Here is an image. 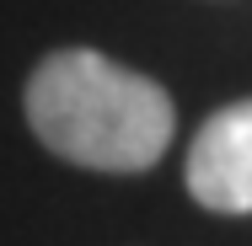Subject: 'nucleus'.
Returning a JSON list of instances; mask_svg holds the SVG:
<instances>
[{
  "instance_id": "obj_1",
  "label": "nucleus",
  "mask_w": 252,
  "mask_h": 246,
  "mask_svg": "<svg viewBox=\"0 0 252 246\" xmlns=\"http://www.w3.org/2000/svg\"><path fill=\"white\" fill-rule=\"evenodd\" d=\"M38 139L92 171H145L172 139V97L97 49H59L27 81Z\"/></svg>"
},
{
  "instance_id": "obj_2",
  "label": "nucleus",
  "mask_w": 252,
  "mask_h": 246,
  "mask_svg": "<svg viewBox=\"0 0 252 246\" xmlns=\"http://www.w3.org/2000/svg\"><path fill=\"white\" fill-rule=\"evenodd\" d=\"M188 193L215 214H252V102L220 107L193 134Z\"/></svg>"
}]
</instances>
